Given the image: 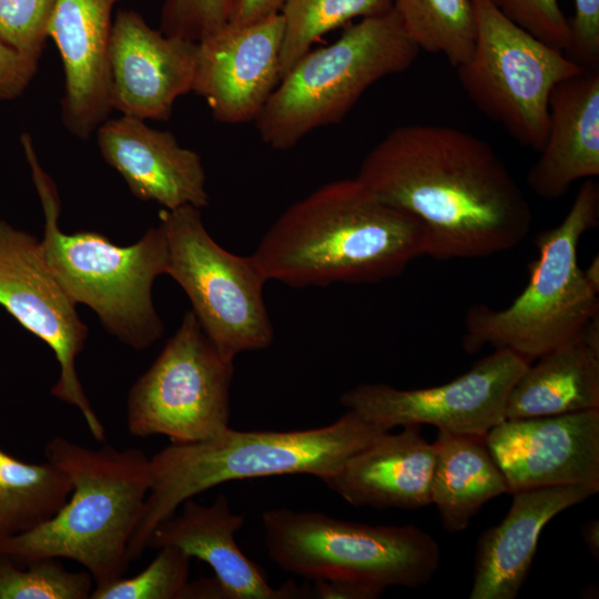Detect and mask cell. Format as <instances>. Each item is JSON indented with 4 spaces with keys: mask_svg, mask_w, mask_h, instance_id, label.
<instances>
[{
    "mask_svg": "<svg viewBox=\"0 0 599 599\" xmlns=\"http://www.w3.org/2000/svg\"><path fill=\"white\" fill-rule=\"evenodd\" d=\"M356 179L424 225L426 255L478 258L509 251L532 213L512 173L486 140L461 129L407 124L363 159Z\"/></svg>",
    "mask_w": 599,
    "mask_h": 599,
    "instance_id": "obj_1",
    "label": "cell"
},
{
    "mask_svg": "<svg viewBox=\"0 0 599 599\" xmlns=\"http://www.w3.org/2000/svg\"><path fill=\"white\" fill-rule=\"evenodd\" d=\"M252 255L268 281L292 287L372 284L426 255V235L417 217L344 179L291 204Z\"/></svg>",
    "mask_w": 599,
    "mask_h": 599,
    "instance_id": "obj_2",
    "label": "cell"
},
{
    "mask_svg": "<svg viewBox=\"0 0 599 599\" xmlns=\"http://www.w3.org/2000/svg\"><path fill=\"white\" fill-rule=\"evenodd\" d=\"M389 430L347 409L334 423L292 432H240L175 444L150 457V489L129 544L141 557L153 531L187 499L226 481L305 474L322 480Z\"/></svg>",
    "mask_w": 599,
    "mask_h": 599,
    "instance_id": "obj_3",
    "label": "cell"
},
{
    "mask_svg": "<svg viewBox=\"0 0 599 599\" xmlns=\"http://www.w3.org/2000/svg\"><path fill=\"white\" fill-rule=\"evenodd\" d=\"M44 454L69 475L72 491L44 522L0 539V555L19 565L41 558L75 561L94 587L123 577L150 489V458L141 449H90L61 436L48 441Z\"/></svg>",
    "mask_w": 599,
    "mask_h": 599,
    "instance_id": "obj_4",
    "label": "cell"
},
{
    "mask_svg": "<svg viewBox=\"0 0 599 599\" xmlns=\"http://www.w3.org/2000/svg\"><path fill=\"white\" fill-rule=\"evenodd\" d=\"M20 140L43 207L41 245L52 274L75 304H84L98 315L108 333L134 349L150 347L164 332L152 300L155 278L166 274L167 242L162 225L126 246L93 231L63 233L58 224L55 185L41 167L31 136L23 133Z\"/></svg>",
    "mask_w": 599,
    "mask_h": 599,
    "instance_id": "obj_5",
    "label": "cell"
},
{
    "mask_svg": "<svg viewBox=\"0 0 599 599\" xmlns=\"http://www.w3.org/2000/svg\"><path fill=\"white\" fill-rule=\"evenodd\" d=\"M598 223L599 184L588 179L560 224L537 235L538 256L512 303L502 309L487 305L468 309L464 348L468 353L486 345L506 348L531 364L579 335L599 313V292L578 263L579 242Z\"/></svg>",
    "mask_w": 599,
    "mask_h": 599,
    "instance_id": "obj_6",
    "label": "cell"
},
{
    "mask_svg": "<svg viewBox=\"0 0 599 599\" xmlns=\"http://www.w3.org/2000/svg\"><path fill=\"white\" fill-rule=\"evenodd\" d=\"M419 52L393 7L363 18L334 43L309 50L281 79L255 120L261 140L285 151L342 122L368 88L408 70Z\"/></svg>",
    "mask_w": 599,
    "mask_h": 599,
    "instance_id": "obj_7",
    "label": "cell"
},
{
    "mask_svg": "<svg viewBox=\"0 0 599 599\" xmlns=\"http://www.w3.org/2000/svg\"><path fill=\"white\" fill-rule=\"evenodd\" d=\"M262 526L271 560L313 581L418 588L440 561L437 541L415 525L372 526L281 507L263 512Z\"/></svg>",
    "mask_w": 599,
    "mask_h": 599,
    "instance_id": "obj_8",
    "label": "cell"
},
{
    "mask_svg": "<svg viewBox=\"0 0 599 599\" xmlns=\"http://www.w3.org/2000/svg\"><path fill=\"white\" fill-rule=\"evenodd\" d=\"M471 4L475 43L455 68L459 83L480 112L522 146L540 152L554 88L586 69L514 23L491 0Z\"/></svg>",
    "mask_w": 599,
    "mask_h": 599,
    "instance_id": "obj_9",
    "label": "cell"
},
{
    "mask_svg": "<svg viewBox=\"0 0 599 599\" xmlns=\"http://www.w3.org/2000/svg\"><path fill=\"white\" fill-rule=\"evenodd\" d=\"M167 242L166 274L184 291L205 335L229 361L267 348L274 328L263 296L268 281L255 258L233 254L209 234L201 210L160 214Z\"/></svg>",
    "mask_w": 599,
    "mask_h": 599,
    "instance_id": "obj_10",
    "label": "cell"
},
{
    "mask_svg": "<svg viewBox=\"0 0 599 599\" xmlns=\"http://www.w3.org/2000/svg\"><path fill=\"white\" fill-rule=\"evenodd\" d=\"M234 362L210 341L192 311L126 398V427L134 437L166 436L182 444L230 427Z\"/></svg>",
    "mask_w": 599,
    "mask_h": 599,
    "instance_id": "obj_11",
    "label": "cell"
},
{
    "mask_svg": "<svg viewBox=\"0 0 599 599\" xmlns=\"http://www.w3.org/2000/svg\"><path fill=\"white\" fill-rule=\"evenodd\" d=\"M0 305L26 329L43 341L59 364L51 395L78 408L98 441L105 429L77 373V358L88 338L75 303L49 268L41 240L0 220Z\"/></svg>",
    "mask_w": 599,
    "mask_h": 599,
    "instance_id": "obj_12",
    "label": "cell"
},
{
    "mask_svg": "<svg viewBox=\"0 0 599 599\" xmlns=\"http://www.w3.org/2000/svg\"><path fill=\"white\" fill-rule=\"evenodd\" d=\"M528 365L515 352L499 348L443 385L399 389L362 383L344 392L339 402L387 430L432 425L451 434L486 436L505 419L508 394Z\"/></svg>",
    "mask_w": 599,
    "mask_h": 599,
    "instance_id": "obj_13",
    "label": "cell"
},
{
    "mask_svg": "<svg viewBox=\"0 0 599 599\" xmlns=\"http://www.w3.org/2000/svg\"><path fill=\"white\" fill-rule=\"evenodd\" d=\"M485 440L509 494L546 486H599V408L504 419Z\"/></svg>",
    "mask_w": 599,
    "mask_h": 599,
    "instance_id": "obj_14",
    "label": "cell"
},
{
    "mask_svg": "<svg viewBox=\"0 0 599 599\" xmlns=\"http://www.w3.org/2000/svg\"><path fill=\"white\" fill-rule=\"evenodd\" d=\"M283 19L226 23L196 43L192 91L225 124L254 121L281 81Z\"/></svg>",
    "mask_w": 599,
    "mask_h": 599,
    "instance_id": "obj_15",
    "label": "cell"
},
{
    "mask_svg": "<svg viewBox=\"0 0 599 599\" xmlns=\"http://www.w3.org/2000/svg\"><path fill=\"white\" fill-rule=\"evenodd\" d=\"M196 43L152 29L133 10L113 20L110 103L125 116L166 121L176 99L192 91Z\"/></svg>",
    "mask_w": 599,
    "mask_h": 599,
    "instance_id": "obj_16",
    "label": "cell"
},
{
    "mask_svg": "<svg viewBox=\"0 0 599 599\" xmlns=\"http://www.w3.org/2000/svg\"><path fill=\"white\" fill-rule=\"evenodd\" d=\"M97 130L104 161L119 172L135 197L165 210L209 205L201 156L181 146L171 132L125 115L106 119Z\"/></svg>",
    "mask_w": 599,
    "mask_h": 599,
    "instance_id": "obj_17",
    "label": "cell"
},
{
    "mask_svg": "<svg viewBox=\"0 0 599 599\" xmlns=\"http://www.w3.org/2000/svg\"><path fill=\"white\" fill-rule=\"evenodd\" d=\"M119 0H55L48 26L62 59V120L88 139L110 113L109 50L112 11Z\"/></svg>",
    "mask_w": 599,
    "mask_h": 599,
    "instance_id": "obj_18",
    "label": "cell"
},
{
    "mask_svg": "<svg viewBox=\"0 0 599 599\" xmlns=\"http://www.w3.org/2000/svg\"><path fill=\"white\" fill-rule=\"evenodd\" d=\"M598 491L595 485H567L512 493L506 517L477 541L469 599H515L526 581L544 527Z\"/></svg>",
    "mask_w": 599,
    "mask_h": 599,
    "instance_id": "obj_19",
    "label": "cell"
},
{
    "mask_svg": "<svg viewBox=\"0 0 599 599\" xmlns=\"http://www.w3.org/2000/svg\"><path fill=\"white\" fill-rule=\"evenodd\" d=\"M180 514L162 522L152 534L149 546H173L191 558L206 562L214 571L224 599H292L303 592L293 581L272 587L262 568L238 548L234 535L244 525L225 495L211 505L193 498L185 500Z\"/></svg>",
    "mask_w": 599,
    "mask_h": 599,
    "instance_id": "obj_20",
    "label": "cell"
},
{
    "mask_svg": "<svg viewBox=\"0 0 599 599\" xmlns=\"http://www.w3.org/2000/svg\"><path fill=\"white\" fill-rule=\"evenodd\" d=\"M436 446L420 426L385 433L353 455L324 485L355 507L419 509L430 501Z\"/></svg>",
    "mask_w": 599,
    "mask_h": 599,
    "instance_id": "obj_21",
    "label": "cell"
},
{
    "mask_svg": "<svg viewBox=\"0 0 599 599\" xmlns=\"http://www.w3.org/2000/svg\"><path fill=\"white\" fill-rule=\"evenodd\" d=\"M539 153L527 184L540 197H561L575 182L599 175V70H585L554 88Z\"/></svg>",
    "mask_w": 599,
    "mask_h": 599,
    "instance_id": "obj_22",
    "label": "cell"
},
{
    "mask_svg": "<svg viewBox=\"0 0 599 599\" xmlns=\"http://www.w3.org/2000/svg\"><path fill=\"white\" fill-rule=\"evenodd\" d=\"M529 364L511 387L505 419L599 408V318Z\"/></svg>",
    "mask_w": 599,
    "mask_h": 599,
    "instance_id": "obj_23",
    "label": "cell"
},
{
    "mask_svg": "<svg viewBox=\"0 0 599 599\" xmlns=\"http://www.w3.org/2000/svg\"><path fill=\"white\" fill-rule=\"evenodd\" d=\"M430 501L450 534L465 530L489 500L509 494L485 436L438 430Z\"/></svg>",
    "mask_w": 599,
    "mask_h": 599,
    "instance_id": "obj_24",
    "label": "cell"
},
{
    "mask_svg": "<svg viewBox=\"0 0 599 599\" xmlns=\"http://www.w3.org/2000/svg\"><path fill=\"white\" fill-rule=\"evenodd\" d=\"M71 491V478L58 465L26 463L0 448V539L51 518Z\"/></svg>",
    "mask_w": 599,
    "mask_h": 599,
    "instance_id": "obj_25",
    "label": "cell"
},
{
    "mask_svg": "<svg viewBox=\"0 0 599 599\" xmlns=\"http://www.w3.org/2000/svg\"><path fill=\"white\" fill-rule=\"evenodd\" d=\"M404 29L419 51L443 54L457 68L476 35L471 0H393Z\"/></svg>",
    "mask_w": 599,
    "mask_h": 599,
    "instance_id": "obj_26",
    "label": "cell"
},
{
    "mask_svg": "<svg viewBox=\"0 0 599 599\" xmlns=\"http://www.w3.org/2000/svg\"><path fill=\"white\" fill-rule=\"evenodd\" d=\"M393 0H285L283 19L281 79L323 34L344 23L386 12Z\"/></svg>",
    "mask_w": 599,
    "mask_h": 599,
    "instance_id": "obj_27",
    "label": "cell"
},
{
    "mask_svg": "<svg viewBox=\"0 0 599 599\" xmlns=\"http://www.w3.org/2000/svg\"><path fill=\"white\" fill-rule=\"evenodd\" d=\"M94 588L87 571H69L58 558L19 565L0 555V599H88Z\"/></svg>",
    "mask_w": 599,
    "mask_h": 599,
    "instance_id": "obj_28",
    "label": "cell"
},
{
    "mask_svg": "<svg viewBox=\"0 0 599 599\" xmlns=\"http://www.w3.org/2000/svg\"><path fill=\"white\" fill-rule=\"evenodd\" d=\"M191 557L173 546L158 548L153 560L138 575L94 587L91 599H193L189 580Z\"/></svg>",
    "mask_w": 599,
    "mask_h": 599,
    "instance_id": "obj_29",
    "label": "cell"
},
{
    "mask_svg": "<svg viewBox=\"0 0 599 599\" xmlns=\"http://www.w3.org/2000/svg\"><path fill=\"white\" fill-rule=\"evenodd\" d=\"M55 0H0V37L39 60Z\"/></svg>",
    "mask_w": 599,
    "mask_h": 599,
    "instance_id": "obj_30",
    "label": "cell"
},
{
    "mask_svg": "<svg viewBox=\"0 0 599 599\" xmlns=\"http://www.w3.org/2000/svg\"><path fill=\"white\" fill-rule=\"evenodd\" d=\"M499 11L535 38L559 50L569 51L570 20L558 0H491Z\"/></svg>",
    "mask_w": 599,
    "mask_h": 599,
    "instance_id": "obj_31",
    "label": "cell"
},
{
    "mask_svg": "<svg viewBox=\"0 0 599 599\" xmlns=\"http://www.w3.org/2000/svg\"><path fill=\"white\" fill-rule=\"evenodd\" d=\"M232 0H166L161 31L197 43L227 23Z\"/></svg>",
    "mask_w": 599,
    "mask_h": 599,
    "instance_id": "obj_32",
    "label": "cell"
},
{
    "mask_svg": "<svg viewBox=\"0 0 599 599\" xmlns=\"http://www.w3.org/2000/svg\"><path fill=\"white\" fill-rule=\"evenodd\" d=\"M569 58L586 70H599V0H573Z\"/></svg>",
    "mask_w": 599,
    "mask_h": 599,
    "instance_id": "obj_33",
    "label": "cell"
},
{
    "mask_svg": "<svg viewBox=\"0 0 599 599\" xmlns=\"http://www.w3.org/2000/svg\"><path fill=\"white\" fill-rule=\"evenodd\" d=\"M37 62L0 37V102L14 99L26 90L35 73Z\"/></svg>",
    "mask_w": 599,
    "mask_h": 599,
    "instance_id": "obj_34",
    "label": "cell"
},
{
    "mask_svg": "<svg viewBox=\"0 0 599 599\" xmlns=\"http://www.w3.org/2000/svg\"><path fill=\"white\" fill-rule=\"evenodd\" d=\"M312 591L319 599H375L385 590L347 580H314Z\"/></svg>",
    "mask_w": 599,
    "mask_h": 599,
    "instance_id": "obj_35",
    "label": "cell"
},
{
    "mask_svg": "<svg viewBox=\"0 0 599 599\" xmlns=\"http://www.w3.org/2000/svg\"><path fill=\"white\" fill-rule=\"evenodd\" d=\"M285 0H232L227 22L246 26L280 13Z\"/></svg>",
    "mask_w": 599,
    "mask_h": 599,
    "instance_id": "obj_36",
    "label": "cell"
},
{
    "mask_svg": "<svg viewBox=\"0 0 599 599\" xmlns=\"http://www.w3.org/2000/svg\"><path fill=\"white\" fill-rule=\"evenodd\" d=\"M581 536L592 557L599 558V521L592 519L581 527Z\"/></svg>",
    "mask_w": 599,
    "mask_h": 599,
    "instance_id": "obj_37",
    "label": "cell"
},
{
    "mask_svg": "<svg viewBox=\"0 0 599 599\" xmlns=\"http://www.w3.org/2000/svg\"><path fill=\"white\" fill-rule=\"evenodd\" d=\"M587 282L599 292V257L596 255L591 263L582 270Z\"/></svg>",
    "mask_w": 599,
    "mask_h": 599,
    "instance_id": "obj_38",
    "label": "cell"
}]
</instances>
